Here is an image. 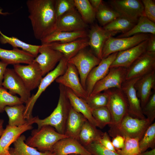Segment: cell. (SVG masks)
<instances>
[{
	"instance_id": "39",
	"label": "cell",
	"mask_w": 155,
	"mask_h": 155,
	"mask_svg": "<svg viewBox=\"0 0 155 155\" xmlns=\"http://www.w3.org/2000/svg\"><path fill=\"white\" fill-rule=\"evenodd\" d=\"M23 103L20 97L10 93L2 86L0 87V113L4 111L7 106Z\"/></svg>"
},
{
	"instance_id": "22",
	"label": "cell",
	"mask_w": 155,
	"mask_h": 155,
	"mask_svg": "<svg viewBox=\"0 0 155 155\" xmlns=\"http://www.w3.org/2000/svg\"><path fill=\"white\" fill-rule=\"evenodd\" d=\"M134 86L142 109L152 94V90H155V70L140 78Z\"/></svg>"
},
{
	"instance_id": "38",
	"label": "cell",
	"mask_w": 155,
	"mask_h": 155,
	"mask_svg": "<svg viewBox=\"0 0 155 155\" xmlns=\"http://www.w3.org/2000/svg\"><path fill=\"white\" fill-rule=\"evenodd\" d=\"M92 115L97 124V127L103 129L111 123V118L107 106L92 110Z\"/></svg>"
},
{
	"instance_id": "8",
	"label": "cell",
	"mask_w": 155,
	"mask_h": 155,
	"mask_svg": "<svg viewBox=\"0 0 155 155\" xmlns=\"http://www.w3.org/2000/svg\"><path fill=\"white\" fill-rule=\"evenodd\" d=\"M101 60L91 51L84 48L68 61V63L73 64L77 69L81 83L85 90L88 74L93 68L99 64Z\"/></svg>"
},
{
	"instance_id": "34",
	"label": "cell",
	"mask_w": 155,
	"mask_h": 155,
	"mask_svg": "<svg viewBox=\"0 0 155 155\" xmlns=\"http://www.w3.org/2000/svg\"><path fill=\"white\" fill-rule=\"evenodd\" d=\"M0 42L2 44L8 43L13 48H20L22 50L27 52L36 57L39 53L38 50L40 45L31 44L24 42L14 37H9L3 34L0 31Z\"/></svg>"
},
{
	"instance_id": "26",
	"label": "cell",
	"mask_w": 155,
	"mask_h": 155,
	"mask_svg": "<svg viewBox=\"0 0 155 155\" xmlns=\"http://www.w3.org/2000/svg\"><path fill=\"white\" fill-rule=\"evenodd\" d=\"M87 120L82 114L75 111L71 107L67 120L64 134L68 137L78 140L80 131Z\"/></svg>"
},
{
	"instance_id": "53",
	"label": "cell",
	"mask_w": 155,
	"mask_h": 155,
	"mask_svg": "<svg viewBox=\"0 0 155 155\" xmlns=\"http://www.w3.org/2000/svg\"><path fill=\"white\" fill-rule=\"evenodd\" d=\"M68 155H81L78 154H69Z\"/></svg>"
},
{
	"instance_id": "43",
	"label": "cell",
	"mask_w": 155,
	"mask_h": 155,
	"mask_svg": "<svg viewBox=\"0 0 155 155\" xmlns=\"http://www.w3.org/2000/svg\"><path fill=\"white\" fill-rule=\"evenodd\" d=\"M75 8L74 0H55V10L57 18Z\"/></svg>"
},
{
	"instance_id": "6",
	"label": "cell",
	"mask_w": 155,
	"mask_h": 155,
	"mask_svg": "<svg viewBox=\"0 0 155 155\" xmlns=\"http://www.w3.org/2000/svg\"><path fill=\"white\" fill-rule=\"evenodd\" d=\"M108 100L107 106L111 114V127L118 124L128 113V105L126 97L121 90L112 88L107 90Z\"/></svg>"
},
{
	"instance_id": "28",
	"label": "cell",
	"mask_w": 155,
	"mask_h": 155,
	"mask_svg": "<svg viewBox=\"0 0 155 155\" xmlns=\"http://www.w3.org/2000/svg\"><path fill=\"white\" fill-rule=\"evenodd\" d=\"M85 30L75 32L55 31L40 40L42 44L53 42L65 43L78 39L87 37Z\"/></svg>"
},
{
	"instance_id": "49",
	"label": "cell",
	"mask_w": 155,
	"mask_h": 155,
	"mask_svg": "<svg viewBox=\"0 0 155 155\" xmlns=\"http://www.w3.org/2000/svg\"><path fill=\"white\" fill-rule=\"evenodd\" d=\"M8 65L1 61H0V87L2 86L4 74Z\"/></svg>"
},
{
	"instance_id": "41",
	"label": "cell",
	"mask_w": 155,
	"mask_h": 155,
	"mask_svg": "<svg viewBox=\"0 0 155 155\" xmlns=\"http://www.w3.org/2000/svg\"><path fill=\"white\" fill-rule=\"evenodd\" d=\"M109 95L108 91L100 92L93 96H89L85 100L91 110L107 106Z\"/></svg>"
},
{
	"instance_id": "4",
	"label": "cell",
	"mask_w": 155,
	"mask_h": 155,
	"mask_svg": "<svg viewBox=\"0 0 155 155\" xmlns=\"http://www.w3.org/2000/svg\"><path fill=\"white\" fill-rule=\"evenodd\" d=\"M68 137L65 134L58 132L53 127L45 126L39 129H35L26 143L29 146L44 151L51 152L54 145L59 141Z\"/></svg>"
},
{
	"instance_id": "36",
	"label": "cell",
	"mask_w": 155,
	"mask_h": 155,
	"mask_svg": "<svg viewBox=\"0 0 155 155\" xmlns=\"http://www.w3.org/2000/svg\"><path fill=\"white\" fill-rule=\"evenodd\" d=\"M120 16L118 13L105 5L103 2L96 11V18L104 26Z\"/></svg>"
},
{
	"instance_id": "51",
	"label": "cell",
	"mask_w": 155,
	"mask_h": 155,
	"mask_svg": "<svg viewBox=\"0 0 155 155\" xmlns=\"http://www.w3.org/2000/svg\"><path fill=\"white\" fill-rule=\"evenodd\" d=\"M138 155H155V148L150 151L140 153Z\"/></svg>"
},
{
	"instance_id": "15",
	"label": "cell",
	"mask_w": 155,
	"mask_h": 155,
	"mask_svg": "<svg viewBox=\"0 0 155 155\" xmlns=\"http://www.w3.org/2000/svg\"><path fill=\"white\" fill-rule=\"evenodd\" d=\"M40 53L33 60L38 64L42 76L53 70L63 57L60 52L53 49L46 44H42L39 49Z\"/></svg>"
},
{
	"instance_id": "45",
	"label": "cell",
	"mask_w": 155,
	"mask_h": 155,
	"mask_svg": "<svg viewBox=\"0 0 155 155\" xmlns=\"http://www.w3.org/2000/svg\"><path fill=\"white\" fill-rule=\"evenodd\" d=\"M145 16L152 22H155V3L152 0H142Z\"/></svg>"
},
{
	"instance_id": "24",
	"label": "cell",
	"mask_w": 155,
	"mask_h": 155,
	"mask_svg": "<svg viewBox=\"0 0 155 155\" xmlns=\"http://www.w3.org/2000/svg\"><path fill=\"white\" fill-rule=\"evenodd\" d=\"M45 44L60 52L68 61L80 50L89 46L88 37L79 38L67 42H53Z\"/></svg>"
},
{
	"instance_id": "21",
	"label": "cell",
	"mask_w": 155,
	"mask_h": 155,
	"mask_svg": "<svg viewBox=\"0 0 155 155\" xmlns=\"http://www.w3.org/2000/svg\"><path fill=\"white\" fill-rule=\"evenodd\" d=\"M148 39L128 49L118 52L110 68L129 67L141 55L146 52Z\"/></svg>"
},
{
	"instance_id": "16",
	"label": "cell",
	"mask_w": 155,
	"mask_h": 155,
	"mask_svg": "<svg viewBox=\"0 0 155 155\" xmlns=\"http://www.w3.org/2000/svg\"><path fill=\"white\" fill-rule=\"evenodd\" d=\"M140 78L125 80L121 90L124 94L128 105V113L131 116L140 119L146 118L143 114L140 101L134 88L135 83Z\"/></svg>"
},
{
	"instance_id": "30",
	"label": "cell",
	"mask_w": 155,
	"mask_h": 155,
	"mask_svg": "<svg viewBox=\"0 0 155 155\" xmlns=\"http://www.w3.org/2000/svg\"><path fill=\"white\" fill-rule=\"evenodd\" d=\"M139 34L155 35V23L145 15L140 16L136 24L128 32L119 35L117 38L129 37Z\"/></svg>"
},
{
	"instance_id": "52",
	"label": "cell",
	"mask_w": 155,
	"mask_h": 155,
	"mask_svg": "<svg viewBox=\"0 0 155 155\" xmlns=\"http://www.w3.org/2000/svg\"><path fill=\"white\" fill-rule=\"evenodd\" d=\"M4 120L3 119H0V137L2 134L4 129L3 128Z\"/></svg>"
},
{
	"instance_id": "42",
	"label": "cell",
	"mask_w": 155,
	"mask_h": 155,
	"mask_svg": "<svg viewBox=\"0 0 155 155\" xmlns=\"http://www.w3.org/2000/svg\"><path fill=\"white\" fill-rule=\"evenodd\" d=\"M84 147L91 155H119L116 152L104 147L98 141L93 142Z\"/></svg>"
},
{
	"instance_id": "54",
	"label": "cell",
	"mask_w": 155,
	"mask_h": 155,
	"mask_svg": "<svg viewBox=\"0 0 155 155\" xmlns=\"http://www.w3.org/2000/svg\"><path fill=\"white\" fill-rule=\"evenodd\" d=\"M10 153V155H15L14 154H13L12 153L9 151Z\"/></svg>"
},
{
	"instance_id": "1",
	"label": "cell",
	"mask_w": 155,
	"mask_h": 155,
	"mask_svg": "<svg viewBox=\"0 0 155 155\" xmlns=\"http://www.w3.org/2000/svg\"><path fill=\"white\" fill-rule=\"evenodd\" d=\"M26 4L36 39L40 40L55 30V0H28Z\"/></svg>"
},
{
	"instance_id": "31",
	"label": "cell",
	"mask_w": 155,
	"mask_h": 155,
	"mask_svg": "<svg viewBox=\"0 0 155 155\" xmlns=\"http://www.w3.org/2000/svg\"><path fill=\"white\" fill-rule=\"evenodd\" d=\"M26 137L21 135L13 143V148H10L9 151L15 155H54L51 151L40 152L35 148L27 145L25 141Z\"/></svg>"
},
{
	"instance_id": "23",
	"label": "cell",
	"mask_w": 155,
	"mask_h": 155,
	"mask_svg": "<svg viewBox=\"0 0 155 155\" xmlns=\"http://www.w3.org/2000/svg\"><path fill=\"white\" fill-rule=\"evenodd\" d=\"M51 152L54 155L73 154L91 155L78 140L69 137L63 138L57 142L53 146Z\"/></svg>"
},
{
	"instance_id": "9",
	"label": "cell",
	"mask_w": 155,
	"mask_h": 155,
	"mask_svg": "<svg viewBox=\"0 0 155 155\" xmlns=\"http://www.w3.org/2000/svg\"><path fill=\"white\" fill-rule=\"evenodd\" d=\"M126 71L127 68L123 67L110 68L107 74L96 84L89 96L112 88L121 89L122 84L125 80Z\"/></svg>"
},
{
	"instance_id": "35",
	"label": "cell",
	"mask_w": 155,
	"mask_h": 155,
	"mask_svg": "<svg viewBox=\"0 0 155 155\" xmlns=\"http://www.w3.org/2000/svg\"><path fill=\"white\" fill-rule=\"evenodd\" d=\"M75 9L84 22L91 23L96 18V11L88 0H74Z\"/></svg>"
},
{
	"instance_id": "12",
	"label": "cell",
	"mask_w": 155,
	"mask_h": 155,
	"mask_svg": "<svg viewBox=\"0 0 155 155\" xmlns=\"http://www.w3.org/2000/svg\"><path fill=\"white\" fill-rule=\"evenodd\" d=\"M13 69L30 91L38 87L43 78L38 64L33 61L26 65H14Z\"/></svg>"
},
{
	"instance_id": "50",
	"label": "cell",
	"mask_w": 155,
	"mask_h": 155,
	"mask_svg": "<svg viewBox=\"0 0 155 155\" xmlns=\"http://www.w3.org/2000/svg\"><path fill=\"white\" fill-rule=\"evenodd\" d=\"M89 1L95 11L103 2L101 0H89Z\"/></svg>"
},
{
	"instance_id": "5",
	"label": "cell",
	"mask_w": 155,
	"mask_h": 155,
	"mask_svg": "<svg viewBox=\"0 0 155 155\" xmlns=\"http://www.w3.org/2000/svg\"><path fill=\"white\" fill-rule=\"evenodd\" d=\"M68 60L64 57L55 67L42 78L35 94H32L26 103L24 111V118L28 121L32 117V111L36 100L42 93L56 79L64 74L67 66Z\"/></svg>"
},
{
	"instance_id": "46",
	"label": "cell",
	"mask_w": 155,
	"mask_h": 155,
	"mask_svg": "<svg viewBox=\"0 0 155 155\" xmlns=\"http://www.w3.org/2000/svg\"><path fill=\"white\" fill-rule=\"evenodd\" d=\"M98 141L106 148L113 151L116 152L110 139L109 135L106 132H104L103 135Z\"/></svg>"
},
{
	"instance_id": "27",
	"label": "cell",
	"mask_w": 155,
	"mask_h": 155,
	"mask_svg": "<svg viewBox=\"0 0 155 155\" xmlns=\"http://www.w3.org/2000/svg\"><path fill=\"white\" fill-rule=\"evenodd\" d=\"M67 96L72 107L82 114L92 124L96 127L97 124L92 113V110L85 100L77 96L71 89L66 87Z\"/></svg>"
},
{
	"instance_id": "11",
	"label": "cell",
	"mask_w": 155,
	"mask_h": 155,
	"mask_svg": "<svg viewBox=\"0 0 155 155\" xmlns=\"http://www.w3.org/2000/svg\"><path fill=\"white\" fill-rule=\"evenodd\" d=\"M2 86L13 95L18 94L23 103H26L31 95L30 92L13 69L7 68L5 72Z\"/></svg>"
},
{
	"instance_id": "2",
	"label": "cell",
	"mask_w": 155,
	"mask_h": 155,
	"mask_svg": "<svg viewBox=\"0 0 155 155\" xmlns=\"http://www.w3.org/2000/svg\"><path fill=\"white\" fill-rule=\"evenodd\" d=\"M59 98L57 106L50 115L40 119L38 116L28 121L32 124L35 123L39 129L45 126L53 127L59 133L64 134L67 120L71 107L66 91V87L59 84Z\"/></svg>"
},
{
	"instance_id": "18",
	"label": "cell",
	"mask_w": 155,
	"mask_h": 155,
	"mask_svg": "<svg viewBox=\"0 0 155 155\" xmlns=\"http://www.w3.org/2000/svg\"><path fill=\"white\" fill-rule=\"evenodd\" d=\"M87 24L75 8L58 18L55 31L71 32L84 30L87 27Z\"/></svg>"
},
{
	"instance_id": "20",
	"label": "cell",
	"mask_w": 155,
	"mask_h": 155,
	"mask_svg": "<svg viewBox=\"0 0 155 155\" xmlns=\"http://www.w3.org/2000/svg\"><path fill=\"white\" fill-rule=\"evenodd\" d=\"M29 121L20 127L8 125L0 137V155H10L9 146L24 132L32 129L33 127Z\"/></svg>"
},
{
	"instance_id": "33",
	"label": "cell",
	"mask_w": 155,
	"mask_h": 155,
	"mask_svg": "<svg viewBox=\"0 0 155 155\" xmlns=\"http://www.w3.org/2000/svg\"><path fill=\"white\" fill-rule=\"evenodd\" d=\"M137 22L120 16L103 26V28L107 31L116 34L119 32H122V34L132 29Z\"/></svg>"
},
{
	"instance_id": "37",
	"label": "cell",
	"mask_w": 155,
	"mask_h": 155,
	"mask_svg": "<svg viewBox=\"0 0 155 155\" xmlns=\"http://www.w3.org/2000/svg\"><path fill=\"white\" fill-rule=\"evenodd\" d=\"M140 153L146 151L149 148H155V123L148 127L144 135L139 141Z\"/></svg>"
},
{
	"instance_id": "55",
	"label": "cell",
	"mask_w": 155,
	"mask_h": 155,
	"mask_svg": "<svg viewBox=\"0 0 155 155\" xmlns=\"http://www.w3.org/2000/svg\"><path fill=\"white\" fill-rule=\"evenodd\" d=\"M3 14L4 13H3L1 12V11L0 10V14Z\"/></svg>"
},
{
	"instance_id": "32",
	"label": "cell",
	"mask_w": 155,
	"mask_h": 155,
	"mask_svg": "<svg viewBox=\"0 0 155 155\" xmlns=\"http://www.w3.org/2000/svg\"><path fill=\"white\" fill-rule=\"evenodd\" d=\"M25 107L23 104L5 107L4 111L9 118L8 125L18 127L27 122V121L24 118V115Z\"/></svg>"
},
{
	"instance_id": "17",
	"label": "cell",
	"mask_w": 155,
	"mask_h": 155,
	"mask_svg": "<svg viewBox=\"0 0 155 155\" xmlns=\"http://www.w3.org/2000/svg\"><path fill=\"white\" fill-rule=\"evenodd\" d=\"M118 52L113 53L102 59L98 65L93 68L88 74L86 82L85 90L88 97L96 84L108 72L110 66L116 57Z\"/></svg>"
},
{
	"instance_id": "48",
	"label": "cell",
	"mask_w": 155,
	"mask_h": 155,
	"mask_svg": "<svg viewBox=\"0 0 155 155\" xmlns=\"http://www.w3.org/2000/svg\"><path fill=\"white\" fill-rule=\"evenodd\" d=\"M146 51L150 53H155V36L151 34L148 39Z\"/></svg>"
},
{
	"instance_id": "47",
	"label": "cell",
	"mask_w": 155,
	"mask_h": 155,
	"mask_svg": "<svg viewBox=\"0 0 155 155\" xmlns=\"http://www.w3.org/2000/svg\"><path fill=\"white\" fill-rule=\"evenodd\" d=\"M111 142L116 150L121 149L124 146L125 138L121 135H117L113 138Z\"/></svg>"
},
{
	"instance_id": "19",
	"label": "cell",
	"mask_w": 155,
	"mask_h": 155,
	"mask_svg": "<svg viewBox=\"0 0 155 155\" xmlns=\"http://www.w3.org/2000/svg\"><path fill=\"white\" fill-rule=\"evenodd\" d=\"M116 34L107 31L97 24L92 26L87 35L89 46L94 54L100 60L102 59V51L106 41L109 37Z\"/></svg>"
},
{
	"instance_id": "14",
	"label": "cell",
	"mask_w": 155,
	"mask_h": 155,
	"mask_svg": "<svg viewBox=\"0 0 155 155\" xmlns=\"http://www.w3.org/2000/svg\"><path fill=\"white\" fill-rule=\"evenodd\" d=\"M110 3L113 9L121 16L137 21L140 16L145 15L144 6L141 1L112 0Z\"/></svg>"
},
{
	"instance_id": "7",
	"label": "cell",
	"mask_w": 155,
	"mask_h": 155,
	"mask_svg": "<svg viewBox=\"0 0 155 155\" xmlns=\"http://www.w3.org/2000/svg\"><path fill=\"white\" fill-rule=\"evenodd\" d=\"M150 34H139L124 38L109 37L106 41L102 51V59L116 52L133 47L149 38Z\"/></svg>"
},
{
	"instance_id": "3",
	"label": "cell",
	"mask_w": 155,
	"mask_h": 155,
	"mask_svg": "<svg viewBox=\"0 0 155 155\" xmlns=\"http://www.w3.org/2000/svg\"><path fill=\"white\" fill-rule=\"evenodd\" d=\"M152 123L147 118L140 119L133 117L128 114L118 124L110 127L108 135L113 138L120 135L125 138H137L140 140Z\"/></svg>"
},
{
	"instance_id": "44",
	"label": "cell",
	"mask_w": 155,
	"mask_h": 155,
	"mask_svg": "<svg viewBox=\"0 0 155 155\" xmlns=\"http://www.w3.org/2000/svg\"><path fill=\"white\" fill-rule=\"evenodd\" d=\"M144 115L152 123L155 118V91H153L148 101L142 108Z\"/></svg>"
},
{
	"instance_id": "25",
	"label": "cell",
	"mask_w": 155,
	"mask_h": 155,
	"mask_svg": "<svg viewBox=\"0 0 155 155\" xmlns=\"http://www.w3.org/2000/svg\"><path fill=\"white\" fill-rule=\"evenodd\" d=\"M35 57L30 53L18 48H13L12 50L3 49L0 47V59L9 64L20 63L29 64Z\"/></svg>"
},
{
	"instance_id": "29",
	"label": "cell",
	"mask_w": 155,
	"mask_h": 155,
	"mask_svg": "<svg viewBox=\"0 0 155 155\" xmlns=\"http://www.w3.org/2000/svg\"><path fill=\"white\" fill-rule=\"evenodd\" d=\"M103 133L87 120L80 131L78 141L82 145L85 147L93 142L98 141Z\"/></svg>"
},
{
	"instance_id": "10",
	"label": "cell",
	"mask_w": 155,
	"mask_h": 155,
	"mask_svg": "<svg viewBox=\"0 0 155 155\" xmlns=\"http://www.w3.org/2000/svg\"><path fill=\"white\" fill-rule=\"evenodd\" d=\"M126 68L125 80L140 78L155 70V53L146 51Z\"/></svg>"
},
{
	"instance_id": "40",
	"label": "cell",
	"mask_w": 155,
	"mask_h": 155,
	"mask_svg": "<svg viewBox=\"0 0 155 155\" xmlns=\"http://www.w3.org/2000/svg\"><path fill=\"white\" fill-rule=\"evenodd\" d=\"M139 141L137 138L125 137L124 147L116 150L117 153L119 155H138L140 153Z\"/></svg>"
},
{
	"instance_id": "13",
	"label": "cell",
	"mask_w": 155,
	"mask_h": 155,
	"mask_svg": "<svg viewBox=\"0 0 155 155\" xmlns=\"http://www.w3.org/2000/svg\"><path fill=\"white\" fill-rule=\"evenodd\" d=\"M55 81L71 89L79 97L85 100L88 97L86 90L81 83L78 70L73 64L68 62L65 73Z\"/></svg>"
}]
</instances>
